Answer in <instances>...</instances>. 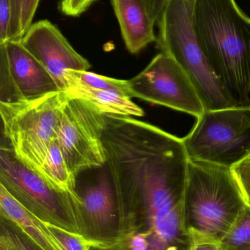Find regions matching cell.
I'll use <instances>...</instances> for the list:
<instances>
[{
  "mask_svg": "<svg viewBox=\"0 0 250 250\" xmlns=\"http://www.w3.org/2000/svg\"><path fill=\"white\" fill-rule=\"evenodd\" d=\"M189 157L172 136L126 151L112 170L113 184L137 230H148L157 250H189L183 219Z\"/></svg>",
  "mask_w": 250,
  "mask_h": 250,
  "instance_id": "1",
  "label": "cell"
},
{
  "mask_svg": "<svg viewBox=\"0 0 250 250\" xmlns=\"http://www.w3.org/2000/svg\"><path fill=\"white\" fill-rule=\"evenodd\" d=\"M193 26L233 106L250 108V18L235 0H195Z\"/></svg>",
  "mask_w": 250,
  "mask_h": 250,
  "instance_id": "2",
  "label": "cell"
},
{
  "mask_svg": "<svg viewBox=\"0 0 250 250\" xmlns=\"http://www.w3.org/2000/svg\"><path fill=\"white\" fill-rule=\"evenodd\" d=\"M247 206L230 168L189 160L183 196L188 233L220 242Z\"/></svg>",
  "mask_w": 250,
  "mask_h": 250,
  "instance_id": "3",
  "label": "cell"
},
{
  "mask_svg": "<svg viewBox=\"0 0 250 250\" xmlns=\"http://www.w3.org/2000/svg\"><path fill=\"white\" fill-rule=\"evenodd\" d=\"M195 0H168L158 21L157 42L192 81L205 110L232 108L223 86L211 70L195 35Z\"/></svg>",
  "mask_w": 250,
  "mask_h": 250,
  "instance_id": "4",
  "label": "cell"
},
{
  "mask_svg": "<svg viewBox=\"0 0 250 250\" xmlns=\"http://www.w3.org/2000/svg\"><path fill=\"white\" fill-rule=\"evenodd\" d=\"M70 99L67 91L61 90L35 99L0 102L4 138L26 167L38 171L42 166Z\"/></svg>",
  "mask_w": 250,
  "mask_h": 250,
  "instance_id": "5",
  "label": "cell"
},
{
  "mask_svg": "<svg viewBox=\"0 0 250 250\" xmlns=\"http://www.w3.org/2000/svg\"><path fill=\"white\" fill-rule=\"evenodd\" d=\"M0 185L38 220L81 235L79 194L59 190L3 146L0 149Z\"/></svg>",
  "mask_w": 250,
  "mask_h": 250,
  "instance_id": "6",
  "label": "cell"
},
{
  "mask_svg": "<svg viewBox=\"0 0 250 250\" xmlns=\"http://www.w3.org/2000/svg\"><path fill=\"white\" fill-rule=\"evenodd\" d=\"M182 140L189 160L231 168L250 154V108L205 110Z\"/></svg>",
  "mask_w": 250,
  "mask_h": 250,
  "instance_id": "7",
  "label": "cell"
},
{
  "mask_svg": "<svg viewBox=\"0 0 250 250\" xmlns=\"http://www.w3.org/2000/svg\"><path fill=\"white\" fill-rule=\"evenodd\" d=\"M105 124V114L89 101L71 98L65 107L56 140L76 178L85 170L107 163L102 141Z\"/></svg>",
  "mask_w": 250,
  "mask_h": 250,
  "instance_id": "8",
  "label": "cell"
},
{
  "mask_svg": "<svg viewBox=\"0 0 250 250\" xmlns=\"http://www.w3.org/2000/svg\"><path fill=\"white\" fill-rule=\"evenodd\" d=\"M132 98L194 117L205 111L202 101L184 70L170 56L157 54L146 67L129 80Z\"/></svg>",
  "mask_w": 250,
  "mask_h": 250,
  "instance_id": "9",
  "label": "cell"
},
{
  "mask_svg": "<svg viewBox=\"0 0 250 250\" xmlns=\"http://www.w3.org/2000/svg\"><path fill=\"white\" fill-rule=\"evenodd\" d=\"M77 191L80 204L81 235L94 245L120 243L132 233L121 211L109 175L103 173L96 182Z\"/></svg>",
  "mask_w": 250,
  "mask_h": 250,
  "instance_id": "10",
  "label": "cell"
},
{
  "mask_svg": "<svg viewBox=\"0 0 250 250\" xmlns=\"http://www.w3.org/2000/svg\"><path fill=\"white\" fill-rule=\"evenodd\" d=\"M0 102L32 100L61 91L41 62L22 41L0 43Z\"/></svg>",
  "mask_w": 250,
  "mask_h": 250,
  "instance_id": "11",
  "label": "cell"
},
{
  "mask_svg": "<svg viewBox=\"0 0 250 250\" xmlns=\"http://www.w3.org/2000/svg\"><path fill=\"white\" fill-rule=\"evenodd\" d=\"M22 42L51 74L60 90L67 88L65 75L68 70L86 71L89 62L76 52L57 26L41 20L29 26Z\"/></svg>",
  "mask_w": 250,
  "mask_h": 250,
  "instance_id": "12",
  "label": "cell"
},
{
  "mask_svg": "<svg viewBox=\"0 0 250 250\" xmlns=\"http://www.w3.org/2000/svg\"><path fill=\"white\" fill-rule=\"evenodd\" d=\"M126 48L137 54L157 41L146 0H112Z\"/></svg>",
  "mask_w": 250,
  "mask_h": 250,
  "instance_id": "13",
  "label": "cell"
},
{
  "mask_svg": "<svg viewBox=\"0 0 250 250\" xmlns=\"http://www.w3.org/2000/svg\"><path fill=\"white\" fill-rule=\"evenodd\" d=\"M0 213L17 225L40 250H64L44 223L29 212L1 185Z\"/></svg>",
  "mask_w": 250,
  "mask_h": 250,
  "instance_id": "14",
  "label": "cell"
},
{
  "mask_svg": "<svg viewBox=\"0 0 250 250\" xmlns=\"http://www.w3.org/2000/svg\"><path fill=\"white\" fill-rule=\"evenodd\" d=\"M66 90L70 98L89 101L105 114L131 117H143L145 114L132 98L117 92L93 89L75 81L67 82Z\"/></svg>",
  "mask_w": 250,
  "mask_h": 250,
  "instance_id": "15",
  "label": "cell"
},
{
  "mask_svg": "<svg viewBox=\"0 0 250 250\" xmlns=\"http://www.w3.org/2000/svg\"><path fill=\"white\" fill-rule=\"evenodd\" d=\"M36 172L59 190L77 195V178L69 169L57 140H54L50 146L42 166Z\"/></svg>",
  "mask_w": 250,
  "mask_h": 250,
  "instance_id": "16",
  "label": "cell"
},
{
  "mask_svg": "<svg viewBox=\"0 0 250 250\" xmlns=\"http://www.w3.org/2000/svg\"><path fill=\"white\" fill-rule=\"evenodd\" d=\"M65 79L66 85L69 81H75L93 89L113 91L132 98L129 80L113 79L88 70L82 71L74 70H68L65 75Z\"/></svg>",
  "mask_w": 250,
  "mask_h": 250,
  "instance_id": "17",
  "label": "cell"
},
{
  "mask_svg": "<svg viewBox=\"0 0 250 250\" xmlns=\"http://www.w3.org/2000/svg\"><path fill=\"white\" fill-rule=\"evenodd\" d=\"M221 250H250V207L247 206L220 241Z\"/></svg>",
  "mask_w": 250,
  "mask_h": 250,
  "instance_id": "18",
  "label": "cell"
},
{
  "mask_svg": "<svg viewBox=\"0 0 250 250\" xmlns=\"http://www.w3.org/2000/svg\"><path fill=\"white\" fill-rule=\"evenodd\" d=\"M0 244L9 250H40L13 221L1 216Z\"/></svg>",
  "mask_w": 250,
  "mask_h": 250,
  "instance_id": "19",
  "label": "cell"
},
{
  "mask_svg": "<svg viewBox=\"0 0 250 250\" xmlns=\"http://www.w3.org/2000/svg\"><path fill=\"white\" fill-rule=\"evenodd\" d=\"M43 223L64 250H91V247L94 245L82 235L72 233L49 223Z\"/></svg>",
  "mask_w": 250,
  "mask_h": 250,
  "instance_id": "20",
  "label": "cell"
},
{
  "mask_svg": "<svg viewBox=\"0 0 250 250\" xmlns=\"http://www.w3.org/2000/svg\"><path fill=\"white\" fill-rule=\"evenodd\" d=\"M232 174L250 207V154L230 168Z\"/></svg>",
  "mask_w": 250,
  "mask_h": 250,
  "instance_id": "21",
  "label": "cell"
},
{
  "mask_svg": "<svg viewBox=\"0 0 250 250\" xmlns=\"http://www.w3.org/2000/svg\"><path fill=\"white\" fill-rule=\"evenodd\" d=\"M12 18L9 40L22 41L23 35L22 31V0H10Z\"/></svg>",
  "mask_w": 250,
  "mask_h": 250,
  "instance_id": "22",
  "label": "cell"
},
{
  "mask_svg": "<svg viewBox=\"0 0 250 250\" xmlns=\"http://www.w3.org/2000/svg\"><path fill=\"white\" fill-rule=\"evenodd\" d=\"M11 18V1L10 0H0V43H4L8 41Z\"/></svg>",
  "mask_w": 250,
  "mask_h": 250,
  "instance_id": "23",
  "label": "cell"
},
{
  "mask_svg": "<svg viewBox=\"0 0 250 250\" xmlns=\"http://www.w3.org/2000/svg\"><path fill=\"white\" fill-rule=\"evenodd\" d=\"M97 0H61L60 9L63 14L77 17L85 13Z\"/></svg>",
  "mask_w": 250,
  "mask_h": 250,
  "instance_id": "24",
  "label": "cell"
},
{
  "mask_svg": "<svg viewBox=\"0 0 250 250\" xmlns=\"http://www.w3.org/2000/svg\"><path fill=\"white\" fill-rule=\"evenodd\" d=\"M189 250H221L220 242L201 233L190 232Z\"/></svg>",
  "mask_w": 250,
  "mask_h": 250,
  "instance_id": "25",
  "label": "cell"
},
{
  "mask_svg": "<svg viewBox=\"0 0 250 250\" xmlns=\"http://www.w3.org/2000/svg\"><path fill=\"white\" fill-rule=\"evenodd\" d=\"M40 0H22V31L23 35L32 24Z\"/></svg>",
  "mask_w": 250,
  "mask_h": 250,
  "instance_id": "26",
  "label": "cell"
},
{
  "mask_svg": "<svg viewBox=\"0 0 250 250\" xmlns=\"http://www.w3.org/2000/svg\"><path fill=\"white\" fill-rule=\"evenodd\" d=\"M91 250H127L121 243L110 245H93Z\"/></svg>",
  "mask_w": 250,
  "mask_h": 250,
  "instance_id": "27",
  "label": "cell"
},
{
  "mask_svg": "<svg viewBox=\"0 0 250 250\" xmlns=\"http://www.w3.org/2000/svg\"><path fill=\"white\" fill-rule=\"evenodd\" d=\"M0 250H9L7 248L4 246V245L0 244Z\"/></svg>",
  "mask_w": 250,
  "mask_h": 250,
  "instance_id": "28",
  "label": "cell"
}]
</instances>
